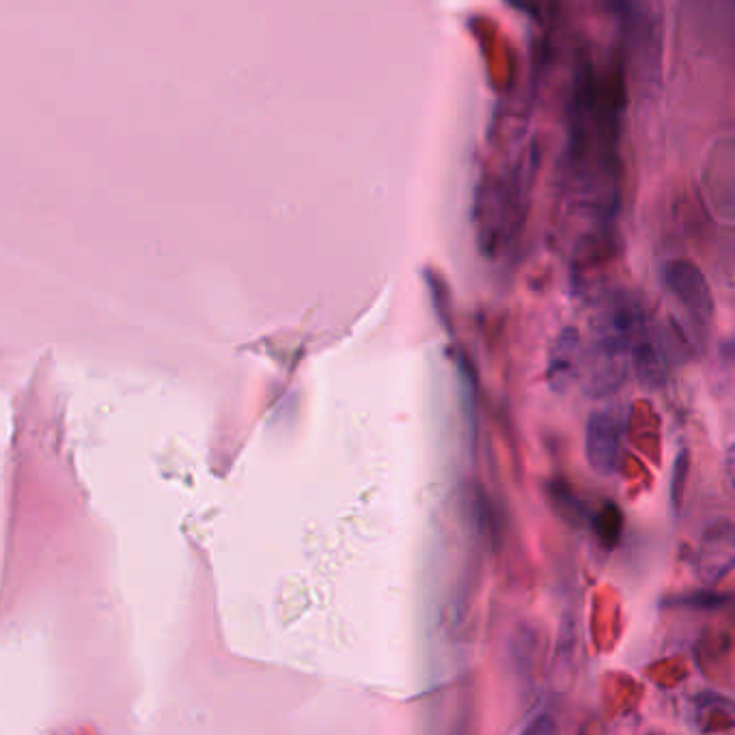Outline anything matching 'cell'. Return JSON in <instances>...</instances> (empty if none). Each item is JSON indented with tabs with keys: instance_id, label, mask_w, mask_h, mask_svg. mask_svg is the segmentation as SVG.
<instances>
[{
	"instance_id": "6da1fadb",
	"label": "cell",
	"mask_w": 735,
	"mask_h": 735,
	"mask_svg": "<svg viewBox=\"0 0 735 735\" xmlns=\"http://www.w3.org/2000/svg\"><path fill=\"white\" fill-rule=\"evenodd\" d=\"M664 287L684 311L686 320L701 335L712 328L714 322V296L710 283L705 281L703 272L688 259H675L664 266Z\"/></svg>"
},
{
	"instance_id": "7a4b0ae2",
	"label": "cell",
	"mask_w": 735,
	"mask_h": 735,
	"mask_svg": "<svg viewBox=\"0 0 735 735\" xmlns=\"http://www.w3.org/2000/svg\"><path fill=\"white\" fill-rule=\"evenodd\" d=\"M692 570L703 587L714 589L735 570V522L716 518L703 526L692 559Z\"/></svg>"
},
{
	"instance_id": "3957f363",
	"label": "cell",
	"mask_w": 735,
	"mask_h": 735,
	"mask_svg": "<svg viewBox=\"0 0 735 735\" xmlns=\"http://www.w3.org/2000/svg\"><path fill=\"white\" fill-rule=\"evenodd\" d=\"M585 455L595 475L613 477L619 470L621 427L610 410H595L589 414L585 427Z\"/></svg>"
},
{
	"instance_id": "277c9868",
	"label": "cell",
	"mask_w": 735,
	"mask_h": 735,
	"mask_svg": "<svg viewBox=\"0 0 735 735\" xmlns=\"http://www.w3.org/2000/svg\"><path fill=\"white\" fill-rule=\"evenodd\" d=\"M585 363V345H582L580 332L574 326H565L554 337L548 360H546V384L552 393H567L576 378L582 373Z\"/></svg>"
},
{
	"instance_id": "5b68a950",
	"label": "cell",
	"mask_w": 735,
	"mask_h": 735,
	"mask_svg": "<svg viewBox=\"0 0 735 735\" xmlns=\"http://www.w3.org/2000/svg\"><path fill=\"white\" fill-rule=\"evenodd\" d=\"M630 363L636 380L647 391H658L669 378V360L664 345L658 339L654 328L645 320L636 328L630 345Z\"/></svg>"
},
{
	"instance_id": "8992f818",
	"label": "cell",
	"mask_w": 735,
	"mask_h": 735,
	"mask_svg": "<svg viewBox=\"0 0 735 735\" xmlns=\"http://www.w3.org/2000/svg\"><path fill=\"white\" fill-rule=\"evenodd\" d=\"M548 496H550V503L561 513L563 520L572 522V524H582L587 520L589 513L585 505H582L580 498L570 488H567L563 481L548 483Z\"/></svg>"
},
{
	"instance_id": "52a82bcc",
	"label": "cell",
	"mask_w": 735,
	"mask_h": 735,
	"mask_svg": "<svg viewBox=\"0 0 735 735\" xmlns=\"http://www.w3.org/2000/svg\"><path fill=\"white\" fill-rule=\"evenodd\" d=\"M688 473H690V451L684 447L675 455L673 462V470H671V507L673 511H679L684 505V492H686V483H688Z\"/></svg>"
},
{
	"instance_id": "ba28073f",
	"label": "cell",
	"mask_w": 735,
	"mask_h": 735,
	"mask_svg": "<svg viewBox=\"0 0 735 735\" xmlns=\"http://www.w3.org/2000/svg\"><path fill=\"white\" fill-rule=\"evenodd\" d=\"M559 632H561V636H559V651H557V673L563 675V671L572 669V662H574V656H576L574 649L578 647L576 621L570 613L563 617Z\"/></svg>"
},
{
	"instance_id": "9c48e42d",
	"label": "cell",
	"mask_w": 735,
	"mask_h": 735,
	"mask_svg": "<svg viewBox=\"0 0 735 735\" xmlns=\"http://www.w3.org/2000/svg\"><path fill=\"white\" fill-rule=\"evenodd\" d=\"M727 602H729V595L710 591V587H707L705 591L679 595V598L673 600L671 604L686 606V608H692V610H718V608H723Z\"/></svg>"
},
{
	"instance_id": "30bf717a",
	"label": "cell",
	"mask_w": 735,
	"mask_h": 735,
	"mask_svg": "<svg viewBox=\"0 0 735 735\" xmlns=\"http://www.w3.org/2000/svg\"><path fill=\"white\" fill-rule=\"evenodd\" d=\"M598 526H600V529H595V531H598V535H600V539H602V542L604 544H615V539H617V535H619V529H621V518H619V511L613 507V505H608L602 513H600V516H598Z\"/></svg>"
},
{
	"instance_id": "8fae6325",
	"label": "cell",
	"mask_w": 735,
	"mask_h": 735,
	"mask_svg": "<svg viewBox=\"0 0 735 735\" xmlns=\"http://www.w3.org/2000/svg\"><path fill=\"white\" fill-rule=\"evenodd\" d=\"M522 731L526 735H548L557 731V725H554V720L548 714H539Z\"/></svg>"
},
{
	"instance_id": "7c38bea8",
	"label": "cell",
	"mask_w": 735,
	"mask_h": 735,
	"mask_svg": "<svg viewBox=\"0 0 735 735\" xmlns=\"http://www.w3.org/2000/svg\"><path fill=\"white\" fill-rule=\"evenodd\" d=\"M725 473H727L731 488L735 490V442H731L727 455H725Z\"/></svg>"
}]
</instances>
